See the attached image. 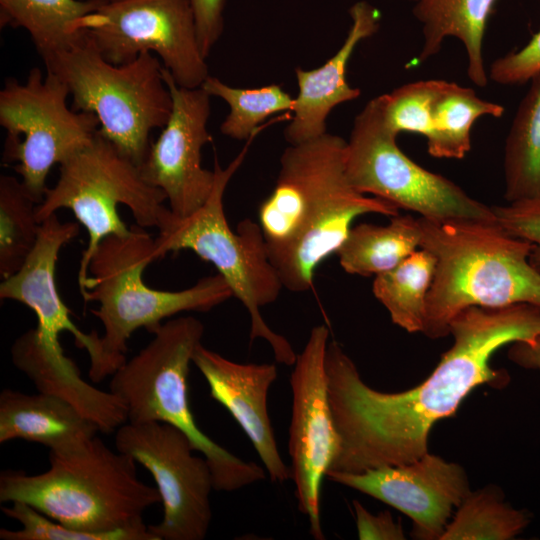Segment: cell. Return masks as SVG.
Masks as SVG:
<instances>
[{"label":"cell","mask_w":540,"mask_h":540,"mask_svg":"<svg viewBox=\"0 0 540 540\" xmlns=\"http://www.w3.org/2000/svg\"><path fill=\"white\" fill-rule=\"evenodd\" d=\"M151 333V341L111 375L109 390L124 403L127 421H159L182 431L208 461L214 490L231 492L265 480L264 468L217 444L194 420L188 376L204 334L201 321L193 316L172 318Z\"/></svg>","instance_id":"6"},{"label":"cell","mask_w":540,"mask_h":540,"mask_svg":"<svg viewBox=\"0 0 540 540\" xmlns=\"http://www.w3.org/2000/svg\"><path fill=\"white\" fill-rule=\"evenodd\" d=\"M115 448L152 475L163 506L158 524L148 525L157 540H203L212 519L214 490L210 465L195 456L190 439L159 421H127L115 431Z\"/></svg>","instance_id":"13"},{"label":"cell","mask_w":540,"mask_h":540,"mask_svg":"<svg viewBox=\"0 0 540 540\" xmlns=\"http://www.w3.org/2000/svg\"><path fill=\"white\" fill-rule=\"evenodd\" d=\"M345 151L346 140L328 132L290 145L275 187L259 206L268 256L289 291L311 289L316 269L336 254L357 217L399 214L393 204L351 185Z\"/></svg>","instance_id":"2"},{"label":"cell","mask_w":540,"mask_h":540,"mask_svg":"<svg viewBox=\"0 0 540 540\" xmlns=\"http://www.w3.org/2000/svg\"><path fill=\"white\" fill-rule=\"evenodd\" d=\"M10 353L14 366L33 382L37 391L70 402L100 432H115L127 422V410L121 399L110 390L103 391L86 382L64 350L44 345L34 328L14 341Z\"/></svg>","instance_id":"20"},{"label":"cell","mask_w":540,"mask_h":540,"mask_svg":"<svg viewBox=\"0 0 540 540\" xmlns=\"http://www.w3.org/2000/svg\"><path fill=\"white\" fill-rule=\"evenodd\" d=\"M497 222L510 234L533 244L530 263L540 272V197L492 206Z\"/></svg>","instance_id":"33"},{"label":"cell","mask_w":540,"mask_h":540,"mask_svg":"<svg viewBox=\"0 0 540 540\" xmlns=\"http://www.w3.org/2000/svg\"><path fill=\"white\" fill-rule=\"evenodd\" d=\"M435 268L434 255L420 248L393 269L374 278V296L386 308L392 322L409 333L423 330Z\"/></svg>","instance_id":"27"},{"label":"cell","mask_w":540,"mask_h":540,"mask_svg":"<svg viewBox=\"0 0 540 540\" xmlns=\"http://www.w3.org/2000/svg\"><path fill=\"white\" fill-rule=\"evenodd\" d=\"M349 13L352 23L335 55L318 68L295 69L298 94L291 110L292 120L284 130L285 139L290 145L301 144L327 133L326 120L330 112L361 94L358 88L348 84L346 69L357 45L379 29L380 14L364 1L355 3Z\"/></svg>","instance_id":"19"},{"label":"cell","mask_w":540,"mask_h":540,"mask_svg":"<svg viewBox=\"0 0 540 540\" xmlns=\"http://www.w3.org/2000/svg\"><path fill=\"white\" fill-rule=\"evenodd\" d=\"M397 136L385 123L378 97L371 99L346 141V174L357 191L429 220L497 221L492 207L410 159Z\"/></svg>","instance_id":"10"},{"label":"cell","mask_w":540,"mask_h":540,"mask_svg":"<svg viewBox=\"0 0 540 540\" xmlns=\"http://www.w3.org/2000/svg\"><path fill=\"white\" fill-rule=\"evenodd\" d=\"M100 432L98 426L70 402L47 393L12 389L0 393V443L20 439L50 451L69 450Z\"/></svg>","instance_id":"21"},{"label":"cell","mask_w":540,"mask_h":540,"mask_svg":"<svg viewBox=\"0 0 540 540\" xmlns=\"http://www.w3.org/2000/svg\"><path fill=\"white\" fill-rule=\"evenodd\" d=\"M353 508L359 539H405L401 525L393 520L388 511L373 515L356 500L353 501Z\"/></svg>","instance_id":"36"},{"label":"cell","mask_w":540,"mask_h":540,"mask_svg":"<svg viewBox=\"0 0 540 540\" xmlns=\"http://www.w3.org/2000/svg\"><path fill=\"white\" fill-rule=\"evenodd\" d=\"M79 233L75 222H61L54 213L40 224L38 240L22 267L0 284V298L24 304L36 315L35 327L39 340L60 348L61 332H70L75 345L85 349L92 357L99 343L96 331L85 333L71 320V311L65 305L56 287V263L64 245Z\"/></svg>","instance_id":"18"},{"label":"cell","mask_w":540,"mask_h":540,"mask_svg":"<svg viewBox=\"0 0 540 540\" xmlns=\"http://www.w3.org/2000/svg\"><path fill=\"white\" fill-rule=\"evenodd\" d=\"M508 357L523 368L540 372V336L512 343Z\"/></svg>","instance_id":"37"},{"label":"cell","mask_w":540,"mask_h":540,"mask_svg":"<svg viewBox=\"0 0 540 540\" xmlns=\"http://www.w3.org/2000/svg\"><path fill=\"white\" fill-rule=\"evenodd\" d=\"M507 202L540 197V72L531 80L512 121L504 148Z\"/></svg>","instance_id":"26"},{"label":"cell","mask_w":540,"mask_h":540,"mask_svg":"<svg viewBox=\"0 0 540 540\" xmlns=\"http://www.w3.org/2000/svg\"><path fill=\"white\" fill-rule=\"evenodd\" d=\"M2 506V512L21 525L19 530L0 529L2 540H122L116 534H98L73 530L49 518L24 502Z\"/></svg>","instance_id":"32"},{"label":"cell","mask_w":540,"mask_h":540,"mask_svg":"<svg viewBox=\"0 0 540 540\" xmlns=\"http://www.w3.org/2000/svg\"><path fill=\"white\" fill-rule=\"evenodd\" d=\"M248 146V145H247ZM247 146L225 167L215 161V183L206 203L185 218L172 215L155 238L158 259L170 252L191 250L212 263L250 316V340L264 339L278 363L293 366L297 354L289 341L264 321L261 308L275 302L283 288L270 261L259 223L241 221L229 226L223 207L226 187L245 159Z\"/></svg>","instance_id":"7"},{"label":"cell","mask_w":540,"mask_h":540,"mask_svg":"<svg viewBox=\"0 0 540 540\" xmlns=\"http://www.w3.org/2000/svg\"><path fill=\"white\" fill-rule=\"evenodd\" d=\"M69 95L60 77L38 67L22 83L7 78L0 91V125L7 131L2 160L16 163L15 171L38 204L50 169L88 145L99 130L94 113L68 107Z\"/></svg>","instance_id":"11"},{"label":"cell","mask_w":540,"mask_h":540,"mask_svg":"<svg viewBox=\"0 0 540 540\" xmlns=\"http://www.w3.org/2000/svg\"><path fill=\"white\" fill-rule=\"evenodd\" d=\"M192 9L199 46L207 58L224 29L225 0H187Z\"/></svg>","instance_id":"35"},{"label":"cell","mask_w":540,"mask_h":540,"mask_svg":"<svg viewBox=\"0 0 540 540\" xmlns=\"http://www.w3.org/2000/svg\"><path fill=\"white\" fill-rule=\"evenodd\" d=\"M438 79L420 80L378 96L387 126L397 135L409 132L426 136Z\"/></svg>","instance_id":"31"},{"label":"cell","mask_w":540,"mask_h":540,"mask_svg":"<svg viewBox=\"0 0 540 540\" xmlns=\"http://www.w3.org/2000/svg\"><path fill=\"white\" fill-rule=\"evenodd\" d=\"M421 25L423 43L417 61L437 55L446 38L458 39L467 55V75L473 84L488 83L483 39L497 0H406Z\"/></svg>","instance_id":"22"},{"label":"cell","mask_w":540,"mask_h":540,"mask_svg":"<svg viewBox=\"0 0 540 540\" xmlns=\"http://www.w3.org/2000/svg\"><path fill=\"white\" fill-rule=\"evenodd\" d=\"M328 340L326 325L313 327L302 352L297 354L290 377L291 479L298 509L308 518L309 533L316 540L325 539L320 518L321 487L339 446L328 395Z\"/></svg>","instance_id":"14"},{"label":"cell","mask_w":540,"mask_h":540,"mask_svg":"<svg viewBox=\"0 0 540 540\" xmlns=\"http://www.w3.org/2000/svg\"><path fill=\"white\" fill-rule=\"evenodd\" d=\"M420 248L436 259L422 333L449 334L453 318L466 308L540 306V272L530 263L533 244L497 221H434L419 217Z\"/></svg>","instance_id":"4"},{"label":"cell","mask_w":540,"mask_h":540,"mask_svg":"<svg viewBox=\"0 0 540 540\" xmlns=\"http://www.w3.org/2000/svg\"><path fill=\"white\" fill-rule=\"evenodd\" d=\"M102 0H0V26L25 29L37 53L47 62L85 37L80 19Z\"/></svg>","instance_id":"23"},{"label":"cell","mask_w":540,"mask_h":540,"mask_svg":"<svg viewBox=\"0 0 540 540\" xmlns=\"http://www.w3.org/2000/svg\"><path fill=\"white\" fill-rule=\"evenodd\" d=\"M37 201L21 180L0 176V275L2 280L24 264L38 240Z\"/></svg>","instance_id":"28"},{"label":"cell","mask_w":540,"mask_h":540,"mask_svg":"<svg viewBox=\"0 0 540 540\" xmlns=\"http://www.w3.org/2000/svg\"><path fill=\"white\" fill-rule=\"evenodd\" d=\"M157 259L155 239L137 224L125 236L104 238L95 249L81 293L85 302L99 304L91 312L103 326L98 348L89 358L88 376L94 383L111 377L126 362L127 343L136 330L152 332L180 312H206L233 297L219 273L179 291L153 289L144 283L143 273Z\"/></svg>","instance_id":"5"},{"label":"cell","mask_w":540,"mask_h":540,"mask_svg":"<svg viewBox=\"0 0 540 540\" xmlns=\"http://www.w3.org/2000/svg\"><path fill=\"white\" fill-rule=\"evenodd\" d=\"M77 29L112 64L151 52L181 87H201L209 76L187 0H102Z\"/></svg>","instance_id":"12"},{"label":"cell","mask_w":540,"mask_h":540,"mask_svg":"<svg viewBox=\"0 0 540 540\" xmlns=\"http://www.w3.org/2000/svg\"><path fill=\"white\" fill-rule=\"evenodd\" d=\"M59 178L37 205L41 223L59 209H70L88 233V245L82 253L78 284L82 293L88 279V265L99 243L110 235L130 232L118 213L127 206L143 227L164 229L172 217L164 192L149 184L140 168L122 154L98 130L91 142L60 164Z\"/></svg>","instance_id":"9"},{"label":"cell","mask_w":540,"mask_h":540,"mask_svg":"<svg viewBox=\"0 0 540 540\" xmlns=\"http://www.w3.org/2000/svg\"><path fill=\"white\" fill-rule=\"evenodd\" d=\"M136 464L94 436L78 447L50 451L43 473L2 471L0 502H24L73 530L157 540L143 514L161 498L138 478Z\"/></svg>","instance_id":"3"},{"label":"cell","mask_w":540,"mask_h":540,"mask_svg":"<svg viewBox=\"0 0 540 540\" xmlns=\"http://www.w3.org/2000/svg\"><path fill=\"white\" fill-rule=\"evenodd\" d=\"M201 88L228 104L229 113L220 131L236 140H250L268 117L292 110L294 105V98L277 84L252 89L235 88L208 76Z\"/></svg>","instance_id":"29"},{"label":"cell","mask_w":540,"mask_h":540,"mask_svg":"<svg viewBox=\"0 0 540 540\" xmlns=\"http://www.w3.org/2000/svg\"><path fill=\"white\" fill-rule=\"evenodd\" d=\"M172 111L142 164L143 178L166 195L171 212L179 218L193 215L210 197L215 171L203 168L201 150L212 141L207 129L210 95L201 87L179 86L163 67Z\"/></svg>","instance_id":"15"},{"label":"cell","mask_w":540,"mask_h":540,"mask_svg":"<svg viewBox=\"0 0 540 540\" xmlns=\"http://www.w3.org/2000/svg\"><path fill=\"white\" fill-rule=\"evenodd\" d=\"M418 218L391 217L387 225L361 223L352 226L336 252L342 269L352 275L377 276L387 272L421 246Z\"/></svg>","instance_id":"24"},{"label":"cell","mask_w":540,"mask_h":540,"mask_svg":"<svg viewBox=\"0 0 540 540\" xmlns=\"http://www.w3.org/2000/svg\"><path fill=\"white\" fill-rule=\"evenodd\" d=\"M193 364L205 378L210 396L239 424L261 459L272 482L291 479L283 461L267 407L268 392L278 376L272 363H238L202 344L195 349Z\"/></svg>","instance_id":"17"},{"label":"cell","mask_w":540,"mask_h":540,"mask_svg":"<svg viewBox=\"0 0 540 540\" xmlns=\"http://www.w3.org/2000/svg\"><path fill=\"white\" fill-rule=\"evenodd\" d=\"M540 72V30L521 49L495 59L488 77L500 85H522Z\"/></svg>","instance_id":"34"},{"label":"cell","mask_w":540,"mask_h":540,"mask_svg":"<svg viewBox=\"0 0 540 540\" xmlns=\"http://www.w3.org/2000/svg\"><path fill=\"white\" fill-rule=\"evenodd\" d=\"M505 108L480 98L472 88L438 80L429 130L427 151L435 158L463 159L471 150V131L477 119L500 118Z\"/></svg>","instance_id":"25"},{"label":"cell","mask_w":540,"mask_h":540,"mask_svg":"<svg viewBox=\"0 0 540 540\" xmlns=\"http://www.w3.org/2000/svg\"><path fill=\"white\" fill-rule=\"evenodd\" d=\"M453 344L429 377L402 392L368 386L353 360L336 342L328 343V395L339 446L329 471L362 472L411 463L428 453L433 425L455 414L477 386L501 384L507 375L492 368L502 346L540 336V306H473L450 323Z\"/></svg>","instance_id":"1"},{"label":"cell","mask_w":540,"mask_h":540,"mask_svg":"<svg viewBox=\"0 0 540 540\" xmlns=\"http://www.w3.org/2000/svg\"><path fill=\"white\" fill-rule=\"evenodd\" d=\"M528 523L526 512L514 509L494 489L486 488L470 492L462 501L440 540H508L519 535Z\"/></svg>","instance_id":"30"},{"label":"cell","mask_w":540,"mask_h":540,"mask_svg":"<svg viewBox=\"0 0 540 540\" xmlns=\"http://www.w3.org/2000/svg\"><path fill=\"white\" fill-rule=\"evenodd\" d=\"M68 86L71 108L94 113L99 132L140 166L151 132L162 129L172 111L163 64L151 52L125 64L108 62L85 37L45 62Z\"/></svg>","instance_id":"8"},{"label":"cell","mask_w":540,"mask_h":540,"mask_svg":"<svg viewBox=\"0 0 540 540\" xmlns=\"http://www.w3.org/2000/svg\"><path fill=\"white\" fill-rule=\"evenodd\" d=\"M326 477L401 511L413 522V536L425 540L441 539L453 507L470 494L464 469L429 453L408 464Z\"/></svg>","instance_id":"16"}]
</instances>
